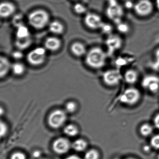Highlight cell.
<instances>
[{
  "mask_svg": "<svg viewBox=\"0 0 159 159\" xmlns=\"http://www.w3.org/2000/svg\"><path fill=\"white\" fill-rule=\"evenodd\" d=\"M50 16L48 12L43 9L35 10L28 17L30 25L37 30L43 29L50 24Z\"/></svg>",
  "mask_w": 159,
  "mask_h": 159,
  "instance_id": "cell-2",
  "label": "cell"
},
{
  "mask_svg": "<svg viewBox=\"0 0 159 159\" xmlns=\"http://www.w3.org/2000/svg\"><path fill=\"white\" fill-rule=\"evenodd\" d=\"M70 143L69 140L64 138H59L53 142V149L58 154H64L69 150Z\"/></svg>",
  "mask_w": 159,
  "mask_h": 159,
  "instance_id": "cell-11",
  "label": "cell"
},
{
  "mask_svg": "<svg viewBox=\"0 0 159 159\" xmlns=\"http://www.w3.org/2000/svg\"><path fill=\"white\" fill-rule=\"evenodd\" d=\"M0 128H1V136L2 137L7 134V131H8L7 125L4 123L2 121L1 122Z\"/></svg>",
  "mask_w": 159,
  "mask_h": 159,
  "instance_id": "cell-32",
  "label": "cell"
},
{
  "mask_svg": "<svg viewBox=\"0 0 159 159\" xmlns=\"http://www.w3.org/2000/svg\"><path fill=\"white\" fill-rule=\"evenodd\" d=\"M139 131L142 136L147 137L152 134L153 128L151 125L148 123H144L139 127Z\"/></svg>",
  "mask_w": 159,
  "mask_h": 159,
  "instance_id": "cell-22",
  "label": "cell"
},
{
  "mask_svg": "<svg viewBox=\"0 0 159 159\" xmlns=\"http://www.w3.org/2000/svg\"><path fill=\"white\" fill-rule=\"evenodd\" d=\"M101 29L105 33H109L111 30V26L108 24H104V23Z\"/></svg>",
  "mask_w": 159,
  "mask_h": 159,
  "instance_id": "cell-33",
  "label": "cell"
},
{
  "mask_svg": "<svg viewBox=\"0 0 159 159\" xmlns=\"http://www.w3.org/2000/svg\"><path fill=\"white\" fill-rule=\"evenodd\" d=\"M122 40L118 35H111L107 41V44L110 52L113 53L120 49L122 45Z\"/></svg>",
  "mask_w": 159,
  "mask_h": 159,
  "instance_id": "cell-13",
  "label": "cell"
},
{
  "mask_svg": "<svg viewBox=\"0 0 159 159\" xmlns=\"http://www.w3.org/2000/svg\"><path fill=\"white\" fill-rule=\"evenodd\" d=\"M87 146L86 141L82 139H77L72 144V148L78 152L83 151L86 148Z\"/></svg>",
  "mask_w": 159,
  "mask_h": 159,
  "instance_id": "cell-23",
  "label": "cell"
},
{
  "mask_svg": "<svg viewBox=\"0 0 159 159\" xmlns=\"http://www.w3.org/2000/svg\"><path fill=\"white\" fill-rule=\"evenodd\" d=\"M102 79L104 83L109 86H115L120 82L122 76L118 70H109L104 72Z\"/></svg>",
  "mask_w": 159,
  "mask_h": 159,
  "instance_id": "cell-6",
  "label": "cell"
},
{
  "mask_svg": "<svg viewBox=\"0 0 159 159\" xmlns=\"http://www.w3.org/2000/svg\"><path fill=\"white\" fill-rule=\"evenodd\" d=\"M117 29L119 30V32L125 34L129 31V27L127 24L121 23V22H120L117 24Z\"/></svg>",
  "mask_w": 159,
  "mask_h": 159,
  "instance_id": "cell-28",
  "label": "cell"
},
{
  "mask_svg": "<svg viewBox=\"0 0 159 159\" xmlns=\"http://www.w3.org/2000/svg\"><path fill=\"white\" fill-rule=\"evenodd\" d=\"M124 79L125 82L129 84L136 83L138 80V73L135 70L129 69L126 70L124 75Z\"/></svg>",
  "mask_w": 159,
  "mask_h": 159,
  "instance_id": "cell-18",
  "label": "cell"
},
{
  "mask_svg": "<svg viewBox=\"0 0 159 159\" xmlns=\"http://www.w3.org/2000/svg\"><path fill=\"white\" fill-rule=\"evenodd\" d=\"M70 51L72 53L77 57L83 56L86 54L85 45L82 43L76 42L73 43L70 46Z\"/></svg>",
  "mask_w": 159,
  "mask_h": 159,
  "instance_id": "cell-16",
  "label": "cell"
},
{
  "mask_svg": "<svg viewBox=\"0 0 159 159\" xmlns=\"http://www.w3.org/2000/svg\"><path fill=\"white\" fill-rule=\"evenodd\" d=\"M12 56L14 58L18 60L21 59L23 57V54L21 52V51H16L13 53Z\"/></svg>",
  "mask_w": 159,
  "mask_h": 159,
  "instance_id": "cell-35",
  "label": "cell"
},
{
  "mask_svg": "<svg viewBox=\"0 0 159 159\" xmlns=\"http://www.w3.org/2000/svg\"><path fill=\"white\" fill-rule=\"evenodd\" d=\"M49 30L53 34L61 35L65 31V26L60 21L55 20L49 24Z\"/></svg>",
  "mask_w": 159,
  "mask_h": 159,
  "instance_id": "cell-17",
  "label": "cell"
},
{
  "mask_svg": "<svg viewBox=\"0 0 159 159\" xmlns=\"http://www.w3.org/2000/svg\"><path fill=\"white\" fill-rule=\"evenodd\" d=\"M123 159H137L136 158H133V157H128V158H125Z\"/></svg>",
  "mask_w": 159,
  "mask_h": 159,
  "instance_id": "cell-40",
  "label": "cell"
},
{
  "mask_svg": "<svg viewBox=\"0 0 159 159\" xmlns=\"http://www.w3.org/2000/svg\"><path fill=\"white\" fill-rule=\"evenodd\" d=\"M61 46L62 41L57 37H49L44 42V48L51 52H57L60 49Z\"/></svg>",
  "mask_w": 159,
  "mask_h": 159,
  "instance_id": "cell-14",
  "label": "cell"
},
{
  "mask_svg": "<svg viewBox=\"0 0 159 159\" xmlns=\"http://www.w3.org/2000/svg\"><path fill=\"white\" fill-rule=\"evenodd\" d=\"M107 14L108 17L117 24L121 22V19L124 14L123 10L116 0H109Z\"/></svg>",
  "mask_w": 159,
  "mask_h": 159,
  "instance_id": "cell-5",
  "label": "cell"
},
{
  "mask_svg": "<svg viewBox=\"0 0 159 159\" xmlns=\"http://www.w3.org/2000/svg\"><path fill=\"white\" fill-rule=\"evenodd\" d=\"M46 58V49L39 47L31 50L27 56V60L30 65L40 66L45 62Z\"/></svg>",
  "mask_w": 159,
  "mask_h": 159,
  "instance_id": "cell-3",
  "label": "cell"
},
{
  "mask_svg": "<svg viewBox=\"0 0 159 159\" xmlns=\"http://www.w3.org/2000/svg\"><path fill=\"white\" fill-rule=\"evenodd\" d=\"M32 40L31 37L25 39H16L15 45L19 50H24L28 48L32 43Z\"/></svg>",
  "mask_w": 159,
  "mask_h": 159,
  "instance_id": "cell-20",
  "label": "cell"
},
{
  "mask_svg": "<svg viewBox=\"0 0 159 159\" xmlns=\"http://www.w3.org/2000/svg\"></svg>",
  "mask_w": 159,
  "mask_h": 159,
  "instance_id": "cell-41",
  "label": "cell"
},
{
  "mask_svg": "<svg viewBox=\"0 0 159 159\" xmlns=\"http://www.w3.org/2000/svg\"><path fill=\"white\" fill-rule=\"evenodd\" d=\"M67 115L65 111L61 110H56L50 114L48 122L52 128H58L65 123Z\"/></svg>",
  "mask_w": 159,
  "mask_h": 159,
  "instance_id": "cell-7",
  "label": "cell"
},
{
  "mask_svg": "<svg viewBox=\"0 0 159 159\" xmlns=\"http://www.w3.org/2000/svg\"><path fill=\"white\" fill-rule=\"evenodd\" d=\"M16 39H25L30 38V31L27 27L25 25L20 26L16 29Z\"/></svg>",
  "mask_w": 159,
  "mask_h": 159,
  "instance_id": "cell-19",
  "label": "cell"
},
{
  "mask_svg": "<svg viewBox=\"0 0 159 159\" xmlns=\"http://www.w3.org/2000/svg\"><path fill=\"white\" fill-rule=\"evenodd\" d=\"M16 11L13 3L8 2H2L0 5V16L2 18H6L12 16Z\"/></svg>",
  "mask_w": 159,
  "mask_h": 159,
  "instance_id": "cell-12",
  "label": "cell"
},
{
  "mask_svg": "<svg viewBox=\"0 0 159 159\" xmlns=\"http://www.w3.org/2000/svg\"><path fill=\"white\" fill-rule=\"evenodd\" d=\"M150 144L153 148L159 149V134L154 135L151 138Z\"/></svg>",
  "mask_w": 159,
  "mask_h": 159,
  "instance_id": "cell-27",
  "label": "cell"
},
{
  "mask_svg": "<svg viewBox=\"0 0 159 159\" xmlns=\"http://www.w3.org/2000/svg\"><path fill=\"white\" fill-rule=\"evenodd\" d=\"M84 23L87 27L92 30L101 29L104 24L101 17L94 13L87 14L84 18Z\"/></svg>",
  "mask_w": 159,
  "mask_h": 159,
  "instance_id": "cell-10",
  "label": "cell"
},
{
  "mask_svg": "<svg viewBox=\"0 0 159 159\" xmlns=\"http://www.w3.org/2000/svg\"><path fill=\"white\" fill-rule=\"evenodd\" d=\"M14 25L16 26V28L24 25V20L23 16L21 15H17L16 16L13 20Z\"/></svg>",
  "mask_w": 159,
  "mask_h": 159,
  "instance_id": "cell-29",
  "label": "cell"
},
{
  "mask_svg": "<svg viewBox=\"0 0 159 159\" xmlns=\"http://www.w3.org/2000/svg\"><path fill=\"white\" fill-rule=\"evenodd\" d=\"M153 125L155 128L159 130V113H157L153 120Z\"/></svg>",
  "mask_w": 159,
  "mask_h": 159,
  "instance_id": "cell-34",
  "label": "cell"
},
{
  "mask_svg": "<svg viewBox=\"0 0 159 159\" xmlns=\"http://www.w3.org/2000/svg\"><path fill=\"white\" fill-rule=\"evenodd\" d=\"M156 6L157 9H158V10L159 11V0H156Z\"/></svg>",
  "mask_w": 159,
  "mask_h": 159,
  "instance_id": "cell-39",
  "label": "cell"
},
{
  "mask_svg": "<svg viewBox=\"0 0 159 159\" xmlns=\"http://www.w3.org/2000/svg\"><path fill=\"white\" fill-rule=\"evenodd\" d=\"M11 159H26V157L25 153L20 152H17L13 153Z\"/></svg>",
  "mask_w": 159,
  "mask_h": 159,
  "instance_id": "cell-31",
  "label": "cell"
},
{
  "mask_svg": "<svg viewBox=\"0 0 159 159\" xmlns=\"http://www.w3.org/2000/svg\"><path fill=\"white\" fill-rule=\"evenodd\" d=\"M155 65L157 67H159V47L156 49L154 53Z\"/></svg>",
  "mask_w": 159,
  "mask_h": 159,
  "instance_id": "cell-36",
  "label": "cell"
},
{
  "mask_svg": "<svg viewBox=\"0 0 159 159\" xmlns=\"http://www.w3.org/2000/svg\"><path fill=\"white\" fill-rule=\"evenodd\" d=\"M141 94L138 89L135 87H129L124 91L120 97V101L122 104L128 106L135 105L140 100Z\"/></svg>",
  "mask_w": 159,
  "mask_h": 159,
  "instance_id": "cell-4",
  "label": "cell"
},
{
  "mask_svg": "<svg viewBox=\"0 0 159 159\" xmlns=\"http://www.w3.org/2000/svg\"><path fill=\"white\" fill-rule=\"evenodd\" d=\"M41 153L40 151H35L33 152V156L35 158H38L40 156Z\"/></svg>",
  "mask_w": 159,
  "mask_h": 159,
  "instance_id": "cell-37",
  "label": "cell"
},
{
  "mask_svg": "<svg viewBox=\"0 0 159 159\" xmlns=\"http://www.w3.org/2000/svg\"><path fill=\"white\" fill-rule=\"evenodd\" d=\"M66 159H81L79 156L76 155H71L67 157Z\"/></svg>",
  "mask_w": 159,
  "mask_h": 159,
  "instance_id": "cell-38",
  "label": "cell"
},
{
  "mask_svg": "<svg viewBox=\"0 0 159 159\" xmlns=\"http://www.w3.org/2000/svg\"><path fill=\"white\" fill-rule=\"evenodd\" d=\"M99 152L95 149L90 150L84 155V159H99Z\"/></svg>",
  "mask_w": 159,
  "mask_h": 159,
  "instance_id": "cell-25",
  "label": "cell"
},
{
  "mask_svg": "<svg viewBox=\"0 0 159 159\" xmlns=\"http://www.w3.org/2000/svg\"><path fill=\"white\" fill-rule=\"evenodd\" d=\"M77 108V105L74 102H69L66 106V111L69 113L74 112Z\"/></svg>",
  "mask_w": 159,
  "mask_h": 159,
  "instance_id": "cell-30",
  "label": "cell"
},
{
  "mask_svg": "<svg viewBox=\"0 0 159 159\" xmlns=\"http://www.w3.org/2000/svg\"><path fill=\"white\" fill-rule=\"evenodd\" d=\"M73 10L77 14L82 15L86 12V8L84 5L81 3H77L74 5Z\"/></svg>",
  "mask_w": 159,
  "mask_h": 159,
  "instance_id": "cell-26",
  "label": "cell"
},
{
  "mask_svg": "<svg viewBox=\"0 0 159 159\" xmlns=\"http://www.w3.org/2000/svg\"><path fill=\"white\" fill-rule=\"evenodd\" d=\"M12 65L8 58L5 57H0V77L4 78L11 70Z\"/></svg>",
  "mask_w": 159,
  "mask_h": 159,
  "instance_id": "cell-15",
  "label": "cell"
},
{
  "mask_svg": "<svg viewBox=\"0 0 159 159\" xmlns=\"http://www.w3.org/2000/svg\"><path fill=\"white\" fill-rule=\"evenodd\" d=\"M107 57V54L103 49L98 47H94L86 53L85 63L90 67L98 69L106 65Z\"/></svg>",
  "mask_w": 159,
  "mask_h": 159,
  "instance_id": "cell-1",
  "label": "cell"
},
{
  "mask_svg": "<svg viewBox=\"0 0 159 159\" xmlns=\"http://www.w3.org/2000/svg\"><path fill=\"white\" fill-rule=\"evenodd\" d=\"M153 5L149 0H140L134 6L135 12L141 17L148 16L153 11Z\"/></svg>",
  "mask_w": 159,
  "mask_h": 159,
  "instance_id": "cell-8",
  "label": "cell"
},
{
  "mask_svg": "<svg viewBox=\"0 0 159 159\" xmlns=\"http://www.w3.org/2000/svg\"><path fill=\"white\" fill-rule=\"evenodd\" d=\"M26 68L25 65L20 62H16L12 65L11 70L16 76H21L25 73Z\"/></svg>",
  "mask_w": 159,
  "mask_h": 159,
  "instance_id": "cell-21",
  "label": "cell"
},
{
  "mask_svg": "<svg viewBox=\"0 0 159 159\" xmlns=\"http://www.w3.org/2000/svg\"><path fill=\"white\" fill-rule=\"evenodd\" d=\"M65 134L70 137H74L78 134V129L75 125L70 124L66 125L64 129Z\"/></svg>",
  "mask_w": 159,
  "mask_h": 159,
  "instance_id": "cell-24",
  "label": "cell"
},
{
  "mask_svg": "<svg viewBox=\"0 0 159 159\" xmlns=\"http://www.w3.org/2000/svg\"><path fill=\"white\" fill-rule=\"evenodd\" d=\"M141 85L151 93H157L159 91V77L154 75H147L142 80Z\"/></svg>",
  "mask_w": 159,
  "mask_h": 159,
  "instance_id": "cell-9",
  "label": "cell"
}]
</instances>
